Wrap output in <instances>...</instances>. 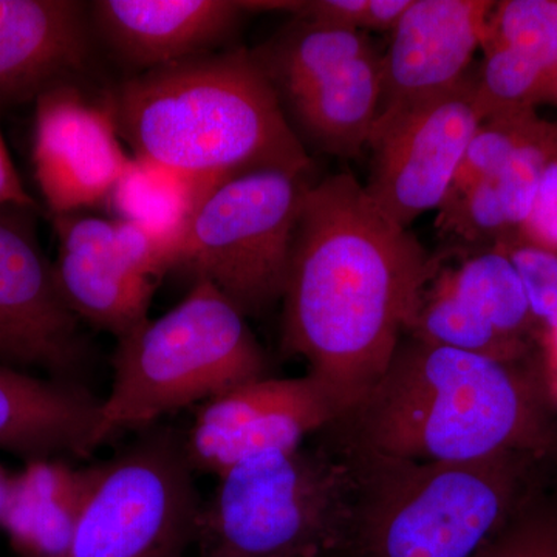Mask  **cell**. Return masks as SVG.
Segmentation results:
<instances>
[{
    "label": "cell",
    "mask_w": 557,
    "mask_h": 557,
    "mask_svg": "<svg viewBox=\"0 0 557 557\" xmlns=\"http://www.w3.org/2000/svg\"><path fill=\"white\" fill-rule=\"evenodd\" d=\"M434 263L364 185L338 174L304 197L287 282L282 347L306 359L344 417L379 383L416 321Z\"/></svg>",
    "instance_id": "1"
},
{
    "label": "cell",
    "mask_w": 557,
    "mask_h": 557,
    "mask_svg": "<svg viewBox=\"0 0 557 557\" xmlns=\"http://www.w3.org/2000/svg\"><path fill=\"white\" fill-rule=\"evenodd\" d=\"M542 373L412 336L401 341L368 397L336 423L355 448L423 463L520 454L557 443Z\"/></svg>",
    "instance_id": "2"
},
{
    "label": "cell",
    "mask_w": 557,
    "mask_h": 557,
    "mask_svg": "<svg viewBox=\"0 0 557 557\" xmlns=\"http://www.w3.org/2000/svg\"><path fill=\"white\" fill-rule=\"evenodd\" d=\"M104 101L135 157L196 177L311 170L252 51L218 50L132 75Z\"/></svg>",
    "instance_id": "3"
},
{
    "label": "cell",
    "mask_w": 557,
    "mask_h": 557,
    "mask_svg": "<svg viewBox=\"0 0 557 557\" xmlns=\"http://www.w3.org/2000/svg\"><path fill=\"white\" fill-rule=\"evenodd\" d=\"M351 448V557H479L527 507L537 460L504 454L423 463Z\"/></svg>",
    "instance_id": "4"
},
{
    "label": "cell",
    "mask_w": 557,
    "mask_h": 557,
    "mask_svg": "<svg viewBox=\"0 0 557 557\" xmlns=\"http://www.w3.org/2000/svg\"><path fill=\"white\" fill-rule=\"evenodd\" d=\"M311 446L245 458L201 509L199 557H339L354 528L357 463L336 424Z\"/></svg>",
    "instance_id": "5"
},
{
    "label": "cell",
    "mask_w": 557,
    "mask_h": 557,
    "mask_svg": "<svg viewBox=\"0 0 557 557\" xmlns=\"http://www.w3.org/2000/svg\"><path fill=\"white\" fill-rule=\"evenodd\" d=\"M113 381L102 399L98 448L123 432L270 376L247 317L211 282L197 281L177 307L116 339Z\"/></svg>",
    "instance_id": "6"
},
{
    "label": "cell",
    "mask_w": 557,
    "mask_h": 557,
    "mask_svg": "<svg viewBox=\"0 0 557 557\" xmlns=\"http://www.w3.org/2000/svg\"><path fill=\"white\" fill-rule=\"evenodd\" d=\"M309 172L258 170L215 185L201 200L171 273L208 281L245 317L281 302Z\"/></svg>",
    "instance_id": "7"
},
{
    "label": "cell",
    "mask_w": 557,
    "mask_h": 557,
    "mask_svg": "<svg viewBox=\"0 0 557 557\" xmlns=\"http://www.w3.org/2000/svg\"><path fill=\"white\" fill-rule=\"evenodd\" d=\"M186 431L153 424L104 461L65 557H186L203 498Z\"/></svg>",
    "instance_id": "8"
},
{
    "label": "cell",
    "mask_w": 557,
    "mask_h": 557,
    "mask_svg": "<svg viewBox=\"0 0 557 557\" xmlns=\"http://www.w3.org/2000/svg\"><path fill=\"white\" fill-rule=\"evenodd\" d=\"M35 212L0 207V366L89 387L90 344L40 247Z\"/></svg>",
    "instance_id": "9"
},
{
    "label": "cell",
    "mask_w": 557,
    "mask_h": 557,
    "mask_svg": "<svg viewBox=\"0 0 557 557\" xmlns=\"http://www.w3.org/2000/svg\"><path fill=\"white\" fill-rule=\"evenodd\" d=\"M482 121L474 75L434 100L379 116L368 141L373 152L364 185L370 199L403 228L442 209Z\"/></svg>",
    "instance_id": "10"
},
{
    "label": "cell",
    "mask_w": 557,
    "mask_h": 557,
    "mask_svg": "<svg viewBox=\"0 0 557 557\" xmlns=\"http://www.w3.org/2000/svg\"><path fill=\"white\" fill-rule=\"evenodd\" d=\"M58 284L81 322L116 339L149 319L150 302L172 258L145 231L83 212L53 215Z\"/></svg>",
    "instance_id": "11"
},
{
    "label": "cell",
    "mask_w": 557,
    "mask_h": 557,
    "mask_svg": "<svg viewBox=\"0 0 557 557\" xmlns=\"http://www.w3.org/2000/svg\"><path fill=\"white\" fill-rule=\"evenodd\" d=\"M344 413L311 379H260L200 406L186 446L197 472L220 478L245 458L293 450L338 423Z\"/></svg>",
    "instance_id": "12"
},
{
    "label": "cell",
    "mask_w": 557,
    "mask_h": 557,
    "mask_svg": "<svg viewBox=\"0 0 557 557\" xmlns=\"http://www.w3.org/2000/svg\"><path fill=\"white\" fill-rule=\"evenodd\" d=\"M33 170L51 218L106 203L131 157L104 97L65 84L35 102Z\"/></svg>",
    "instance_id": "13"
},
{
    "label": "cell",
    "mask_w": 557,
    "mask_h": 557,
    "mask_svg": "<svg viewBox=\"0 0 557 557\" xmlns=\"http://www.w3.org/2000/svg\"><path fill=\"white\" fill-rule=\"evenodd\" d=\"M493 9L482 0H413L381 57L379 116L434 100L467 78Z\"/></svg>",
    "instance_id": "14"
},
{
    "label": "cell",
    "mask_w": 557,
    "mask_h": 557,
    "mask_svg": "<svg viewBox=\"0 0 557 557\" xmlns=\"http://www.w3.org/2000/svg\"><path fill=\"white\" fill-rule=\"evenodd\" d=\"M89 3L0 0V106L35 104L79 84L94 53Z\"/></svg>",
    "instance_id": "15"
},
{
    "label": "cell",
    "mask_w": 557,
    "mask_h": 557,
    "mask_svg": "<svg viewBox=\"0 0 557 557\" xmlns=\"http://www.w3.org/2000/svg\"><path fill=\"white\" fill-rule=\"evenodd\" d=\"M89 11L95 35L138 75L214 53L251 10L236 0H97Z\"/></svg>",
    "instance_id": "16"
},
{
    "label": "cell",
    "mask_w": 557,
    "mask_h": 557,
    "mask_svg": "<svg viewBox=\"0 0 557 557\" xmlns=\"http://www.w3.org/2000/svg\"><path fill=\"white\" fill-rule=\"evenodd\" d=\"M101 401L89 387L0 366V450L25 463L87 458L98 449Z\"/></svg>",
    "instance_id": "17"
},
{
    "label": "cell",
    "mask_w": 557,
    "mask_h": 557,
    "mask_svg": "<svg viewBox=\"0 0 557 557\" xmlns=\"http://www.w3.org/2000/svg\"><path fill=\"white\" fill-rule=\"evenodd\" d=\"M98 463L76 468L65 458L25 463L13 474L0 528L20 557H65L95 482Z\"/></svg>",
    "instance_id": "18"
},
{
    "label": "cell",
    "mask_w": 557,
    "mask_h": 557,
    "mask_svg": "<svg viewBox=\"0 0 557 557\" xmlns=\"http://www.w3.org/2000/svg\"><path fill=\"white\" fill-rule=\"evenodd\" d=\"M381 95V57L372 49L339 72L278 101L287 119L292 116L322 149L354 157L368 145L379 119Z\"/></svg>",
    "instance_id": "19"
},
{
    "label": "cell",
    "mask_w": 557,
    "mask_h": 557,
    "mask_svg": "<svg viewBox=\"0 0 557 557\" xmlns=\"http://www.w3.org/2000/svg\"><path fill=\"white\" fill-rule=\"evenodd\" d=\"M219 183L132 156L106 203L113 219L137 226L163 245L174 263L197 208Z\"/></svg>",
    "instance_id": "20"
},
{
    "label": "cell",
    "mask_w": 557,
    "mask_h": 557,
    "mask_svg": "<svg viewBox=\"0 0 557 557\" xmlns=\"http://www.w3.org/2000/svg\"><path fill=\"white\" fill-rule=\"evenodd\" d=\"M435 284L449 292L480 321L527 354L525 335L534 327L525 288L519 273L500 247L465 260L443 273Z\"/></svg>",
    "instance_id": "21"
},
{
    "label": "cell",
    "mask_w": 557,
    "mask_h": 557,
    "mask_svg": "<svg viewBox=\"0 0 557 557\" xmlns=\"http://www.w3.org/2000/svg\"><path fill=\"white\" fill-rule=\"evenodd\" d=\"M486 58L474 76L475 101L483 121L530 112L536 102L557 94L555 79L518 51L485 44Z\"/></svg>",
    "instance_id": "22"
},
{
    "label": "cell",
    "mask_w": 557,
    "mask_h": 557,
    "mask_svg": "<svg viewBox=\"0 0 557 557\" xmlns=\"http://www.w3.org/2000/svg\"><path fill=\"white\" fill-rule=\"evenodd\" d=\"M485 44L518 51L557 84V0L498 3L496 16L487 22Z\"/></svg>",
    "instance_id": "23"
},
{
    "label": "cell",
    "mask_w": 557,
    "mask_h": 557,
    "mask_svg": "<svg viewBox=\"0 0 557 557\" xmlns=\"http://www.w3.org/2000/svg\"><path fill=\"white\" fill-rule=\"evenodd\" d=\"M541 123L533 110L482 121L465 152L449 197L482 180L496 178L516 149L537 131Z\"/></svg>",
    "instance_id": "24"
},
{
    "label": "cell",
    "mask_w": 557,
    "mask_h": 557,
    "mask_svg": "<svg viewBox=\"0 0 557 557\" xmlns=\"http://www.w3.org/2000/svg\"><path fill=\"white\" fill-rule=\"evenodd\" d=\"M557 157V126L542 121L537 131L516 149L496 185L511 228L527 222L545 168Z\"/></svg>",
    "instance_id": "25"
},
{
    "label": "cell",
    "mask_w": 557,
    "mask_h": 557,
    "mask_svg": "<svg viewBox=\"0 0 557 557\" xmlns=\"http://www.w3.org/2000/svg\"><path fill=\"white\" fill-rule=\"evenodd\" d=\"M440 225L468 242L507 236L511 225L496 180H482L448 197L440 209Z\"/></svg>",
    "instance_id": "26"
},
{
    "label": "cell",
    "mask_w": 557,
    "mask_h": 557,
    "mask_svg": "<svg viewBox=\"0 0 557 557\" xmlns=\"http://www.w3.org/2000/svg\"><path fill=\"white\" fill-rule=\"evenodd\" d=\"M522 281L534 322L544 325L545 333L557 330V255L531 244H504Z\"/></svg>",
    "instance_id": "27"
},
{
    "label": "cell",
    "mask_w": 557,
    "mask_h": 557,
    "mask_svg": "<svg viewBox=\"0 0 557 557\" xmlns=\"http://www.w3.org/2000/svg\"><path fill=\"white\" fill-rule=\"evenodd\" d=\"M479 557H557V511L528 504Z\"/></svg>",
    "instance_id": "28"
},
{
    "label": "cell",
    "mask_w": 557,
    "mask_h": 557,
    "mask_svg": "<svg viewBox=\"0 0 557 557\" xmlns=\"http://www.w3.org/2000/svg\"><path fill=\"white\" fill-rule=\"evenodd\" d=\"M520 230L531 245L557 255V157L545 168L533 209Z\"/></svg>",
    "instance_id": "29"
},
{
    "label": "cell",
    "mask_w": 557,
    "mask_h": 557,
    "mask_svg": "<svg viewBox=\"0 0 557 557\" xmlns=\"http://www.w3.org/2000/svg\"><path fill=\"white\" fill-rule=\"evenodd\" d=\"M368 3L369 0H311L300 2L295 16L332 27L362 30Z\"/></svg>",
    "instance_id": "30"
},
{
    "label": "cell",
    "mask_w": 557,
    "mask_h": 557,
    "mask_svg": "<svg viewBox=\"0 0 557 557\" xmlns=\"http://www.w3.org/2000/svg\"><path fill=\"white\" fill-rule=\"evenodd\" d=\"M0 207L38 209L36 201L22 185V180L11 161L2 134H0Z\"/></svg>",
    "instance_id": "31"
},
{
    "label": "cell",
    "mask_w": 557,
    "mask_h": 557,
    "mask_svg": "<svg viewBox=\"0 0 557 557\" xmlns=\"http://www.w3.org/2000/svg\"><path fill=\"white\" fill-rule=\"evenodd\" d=\"M413 0H369L362 28L392 32L412 5Z\"/></svg>",
    "instance_id": "32"
},
{
    "label": "cell",
    "mask_w": 557,
    "mask_h": 557,
    "mask_svg": "<svg viewBox=\"0 0 557 557\" xmlns=\"http://www.w3.org/2000/svg\"><path fill=\"white\" fill-rule=\"evenodd\" d=\"M545 386H547L549 398H552L553 403H557V366H552V368H545L544 373Z\"/></svg>",
    "instance_id": "33"
},
{
    "label": "cell",
    "mask_w": 557,
    "mask_h": 557,
    "mask_svg": "<svg viewBox=\"0 0 557 557\" xmlns=\"http://www.w3.org/2000/svg\"><path fill=\"white\" fill-rule=\"evenodd\" d=\"M11 478H13V474H9V472H7L5 469L0 467V518H2L3 507H5L7 497H9Z\"/></svg>",
    "instance_id": "34"
},
{
    "label": "cell",
    "mask_w": 557,
    "mask_h": 557,
    "mask_svg": "<svg viewBox=\"0 0 557 557\" xmlns=\"http://www.w3.org/2000/svg\"><path fill=\"white\" fill-rule=\"evenodd\" d=\"M545 341H547V364L545 368L557 366V332L545 333Z\"/></svg>",
    "instance_id": "35"
},
{
    "label": "cell",
    "mask_w": 557,
    "mask_h": 557,
    "mask_svg": "<svg viewBox=\"0 0 557 557\" xmlns=\"http://www.w3.org/2000/svg\"><path fill=\"white\" fill-rule=\"evenodd\" d=\"M339 557H351V556L348 555V553H346V555H343V556H339Z\"/></svg>",
    "instance_id": "36"
}]
</instances>
